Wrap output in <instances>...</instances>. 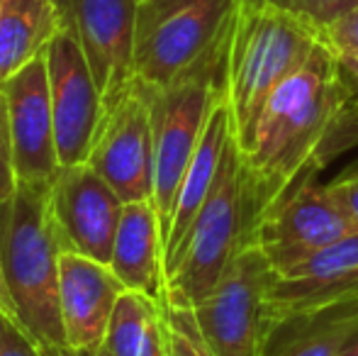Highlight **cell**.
<instances>
[{
  "label": "cell",
  "instance_id": "obj_1",
  "mask_svg": "<svg viewBox=\"0 0 358 356\" xmlns=\"http://www.w3.org/2000/svg\"><path fill=\"white\" fill-rule=\"evenodd\" d=\"M358 147V93L322 39L268 95L241 149L249 242L259 222L334 157Z\"/></svg>",
  "mask_w": 358,
  "mask_h": 356
},
{
  "label": "cell",
  "instance_id": "obj_2",
  "mask_svg": "<svg viewBox=\"0 0 358 356\" xmlns=\"http://www.w3.org/2000/svg\"><path fill=\"white\" fill-rule=\"evenodd\" d=\"M71 252L52 210V185H17L0 203V257L20 322L37 344H66L59 271Z\"/></svg>",
  "mask_w": 358,
  "mask_h": 356
},
{
  "label": "cell",
  "instance_id": "obj_3",
  "mask_svg": "<svg viewBox=\"0 0 358 356\" xmlns=\"http://www.w3.org/2000/svg\"><path fill=\"white\" fill-rule=\"evenodd\" d=\"M322 39V29L297 15L236 0L224 83L239 147L254 132L268 95L310 59Z\"/></svg>",
  "mask_w": 358,
  "mask_h": 356
},
{
  "label": "cell",
  "instance_id": "obj_4",
  "mask_svg": "<svg viewBox=\"0 0 358 356\" xmlns=\"http://www.w3.org/2000/svg\"><path fill=\"white\" fill-rule=\"evenodd\" d=\"M234 17V15H231ZM229 29L222 39L190 66L171 86L154 88L151 95V122H154V205L161 220V234L169 237L173 218L176 195L183 180L188 164L203 139L205 124L210 120L217 98L224 90L227 49Z\"/></svg>",
  "mask_w": 358,
  "mask_h": 356
},
{
  "label": "cell",
  "instance_id": "obj_5",
  "mask_svg": "<svg viewBox=\"0 0 358 356\" xmlns=\"http://www.w3.org/2000/svg\"><path fill=\"white\" fill-rule=\"evenodd\" d=\"M244 244H249L244 171L239 142L231 134L213 190L166 269V305L195 308L208 298Z\"/></svg>",
  "mask_w": 358,
  "mask_h": 356
},
{
  "label": "cell",
  "instance_id": "obj_6",
  "mask_svg": "<svg viewBox=\"0 0 358 356\" xmlns=\"http://www.w3.org/2000/svg\"><path fill=\"white\" fill-rule=\"evenodd\" d=\"M236 0H139L134 76L166 88L222 39Z\"/></svg>",
  "mask_w": 358,
  "mask_h": 356
},
{
  "label": "cell",
  "instance_id": "obj_7",
  "mask_svg": "<svg viewBox=\"0 0 358 356\" xmlns=\"http://www.w3.org/2000/svg\"><path fill=\"white\" fill-rule=\"evenodd\" d=\"M275 269L256 242L239 249L205 300L190 308L213 356H268L264 308Z\"/></svg>",
  "mask_w": 358,
  "mask_h": 356
},
{
  "label": "cell",
  "instance_id": "obj_8",
  "mask_svg": "<svg viewBox=\"0 0 358 356\" xmlns=\"http://www.w3.org/2000/svg\"><path fill=\"white\" fill-rule=\"evenodd\" d=\"M154 88L134 83L110 103L100 120L88 162L124 203L154 200Z\"/></svg>",
  "mask_w": 358,
  "mask_h": 356
},
{
  "label": "cell",
  "instance_id": "obj_9",
  "mask_svg": "<svg viewBox=\"0 0 358 356\" xmlns=\"http://www.w3.org/2000/svg\"><path fill=\"white\" fill-rule=\"evenodd\" d=\"M358 290V232L275 273L264 308L266 344L290 325L331 310Z\"/></svg>",
  "mask_w": 358,
  "mask_h": 356
},
{
  "label": "cell",
  "instance_id": "obj_10",
  "mask_svg": "<svg viewBox=\"0 0 358 356\" xmlns=\"http://www.w3.org/2000/svg\"><path fill=\"white\" fill-rule=\"evenodd\" d=\"M66 27L78 39L103 105L134 83V32L139 0H59Z\"/></svg>",
  "mask_w": 358,
  "mask_h": 356
},
{
  "label": "cell",
  "instance_id": "obj_11",
  "mask_svg": "<svg viewBox=\"0 0 358 356\" xmlns=\"http://www.w3.org/2000/svg\"><path fill=\"white\" fill-rule=\"evenodd\" d=\"M47 66L59 162L62 169L85 164L93 149L105 105L88 62L80 52L78 39L69 27H64L49 44Z\"/></svg>",
  "mask_w": 358,
  "mask_h": 356
},
{
  "label": "cell",
  "instance_id": "obj_12",
  "mask_svg": "<svg viewBox=\"0 0 358 356\" xmlns=\"http://www.w3.org/2000/svg\"><path fill=\"white\" fill-rule=\"evenodd\" d=\"M358 232L317 178L302 183L251 234L271 259L275 273L295 266L320 249Z\"/></svg>",
  "mask_w": 358,
  "mask_h": 356
},
{
  "label": "cell",
  "instance_id": "obj_13",
  "mask_svg": "<svg viewBox=\"0 0 358 356\" xmlns=\"http://www.w3.org/2000/svg\"><path fill=\"white\" fill-rule=\"evenodd\" d=\"M8 103L15 169L22 185H52L62 171L54 129L47 54L0 86Z\"/></svg>",
  "mask_w": 358,
  "mask_h": 356
},
{
  "label": "cell",
  "instance_id": "obj_14",
  "mask_svg": "<svg viewBox=\"0 0 358 356\" xmlns=\"http://www.w3.org/2000/svg\"><path fill=\"white\" fill-rule=\"evenodd\" d=\"M52 210L71 252L110 264L124 200L90 164L59 171L52 183Z\"/></svg>",
  "mask_w": 358,
  "mask_h": 356
},
{
  "label": "cell",
  "instance_id": "obj_15",
  "mask_svg": "<svg viewBox=\"0 0 358 356\" xmlns=\"http://www.w3.org/2000/svg\"><path fill=\"white\" fill-rule=\"evenodd\" d=\"M124 283L110 264L64 252L59 271V310L64 337L73 347H100Z\"/></svg>",
  "mask_w": 358,
  "mask_h": 356
},
{
  "label": "cell",
  "instance_id": "obj_16",
  "mask_svg": "<svg viewBox=\"0 0 358 356\" xmlns=\"http://www.w3.org/2000/svg\"><path fill=\"white\" fill-rule=\"evenodd\" d=\"M110 266L124 288L166 303L164 234L154 200L124 203Z\"/></svg>",
  "mask_w": 358,
  "mask_h": 356
},
{
  "label": "cell",
  "instance_id": "obj_17",
  "mask_svg": "<svg viewBox=\"0 0 358 356\" xmlns=\"http://www.w3.org/2000/svg\"><path fill=\"white\" fill-rule=\"evenodd\" d=\"M231 134H234V124H231L229 100H227V83H224V90L220 93L213 113H210L203 139H200L198 149H195L193 159H190L188 171H185L183 180H180L178 195H176L173 218H171L169 237H166L164 271L171 266L180 242L185 239L190 225L195 222L200 208L205 205L210 190H213L222 157H224L227 142L231 139Z\"/></svg>",
  "mask_w": 358,
  "mask_h": 356
},
{
  "label": "cell",
  "instance_id": "obj_18",
  "mask_svg": "<svg viewBox=\"0 0 358 356\" xmlns=\"http://www.w3.org/2000/svg\"><path fill=\"white\" fill-rule=\"evenodd\" d=\"M66 27L59 0H3L0 3V86L29 62L47 54Z\"/></svg>",
  "mask_w": 358,
  "mask_h": 356
},
{
  "label": "cell",
  "instance_id": "obj_19",
  "mask_svg": "<svg viewBox=\"0 0 358 356\" xmlns=\"http://www.w3.org/2000/svg\"><path fill=\"white\" fill-rule=\"evenodd\" d=\"M105 356H169L166 303L139 290H124L100 344Z\"/></svg>",
  "mask_w": 358,
  "mask_h": 356
},
{
  "label": "cell",
  "instance_id": "obj_20",
  "mask_svg": "<svg viewBox=\"0 0 358 356\" xmlns=\"http://www.w3.org/2000/svg\"><path fill=\"white\" fill-rule=\"evenodd\" d=\"M287 329L290 337L268 356H336L358 329V315L331 308L315 318L300 320Z\"/></svg>",
  "mask_w": 358,
  "mask_h": 356
},
{
  "label": "cell",
  "instance_id": "obj_21",
  "mask_svg": "<svg viewBox=\"0 0 358 356\" xmlns=\"http://www.w3.org/2000/svg\"><path fill=\"white\" fill-rule=\"evenodd\" d=\"M239 3H259V5H273L278 10H285L290 15L307 20L324 34L327 27L341 20L346 13L358 5V0H239Z\"/></svg>",
  "mask_w": 358,
  "mask_h": 356
},
{
  "label": "cell",
  "instance_id": "obj_22",
  "mask_svg": "<svg viewBox=\"0 0 358 356\" xmlns=\"http://www.w3.org/2000/svg\"><path fill=\"white\" fill-rule=\"evenodd\" d=\"M166 325H169V356H213L200 339L190 310L166 305Z\"/></svg>",
  "mask_w": 358,
  "mask_h": 356
},
{
  "label": "cell",
  "instance_id": "obj_23",
  "mask_svg": "<svg viewBox=\"0 0 358 356\" xmlns=\"http://www.w3.org/2000/svg\"><path fill=\"white\" fill-rule=\"evenodd\" d=\"M17 169H15V147L13 132H10V115L8 103L0 90V203L10 200L17 190Z\"/></svg>",
  "mask_w": 358,
  "mask_h": 356
},
{
  "label": "cell",
  "instance_id": "obj_24",
  "mask_svg": "<svg viewBox=\"0 0 358 356\" xmlns=\"http://www.w3.org/2000/svg\"><path fill=\"white\" fill-rule=\"evenodd\" d=\"M329 198L339 205V210L351 220V225L358 229V164L346 171H341L336 178L324 183Z\"/></svg>",
  "mask_w": 358,
  "mask_h": 356
},
{
  "label": "cell",
  "instance_id": "obj_25",
  "mask_svg": "<svg viewBox=\"0 0 358 356\" xmlns=\"http://www.w3.org/2000/svg\"><path fill=\"white\" fill-rule=\"evenodd\" d=\"M0 356H42L39 344L10 318L0 313Z\"/></svg>",
  "mask_w": 358,
  "mask_h": 356
},
{
  "label": "cell",
  "instance_id": "obj_26",
  "mask_svg": "<svg viewBox=\"0 0 358 356\" xmlns=\"http://www.w3.org/2000/svg\"><path fill=\"white\" fill-rule=\"evenodd\" d=\"M324 39L334 52L358 54V5L324 29Z\"/></svg>",
  "mask_w": 358,
  "mask_h": 356
},
{
  "label": "cell",
  "instance_id": "obj_27",
  "mask_svg": "<svg viewBox=\"0 0 358 356\" xmlns=\"http://www.w3.org/2000/svg\"><path fill=\"white\" fill-rule=\"evenodd\" d=\"M42 356H105L100 347H73V344H39Z\"/></svg>",
  "mask_w": 358,
  "mask_h": 356
},
{
  "label": "cell",
  "instance_id": "obj_28",
  "mask_svg": "<svg viewBox=\"0 0 358 356\" xmlns=\"http://www.w3.org/2000/svg\"><path fill=\"white\" fill-rule=\"evenodd\" d=\"M0 313H3L5 318H10V320H13V322H17L20 327H22V322H20L17 305H15L13 293H10V288H8V280H5V271H3V257H0ZM24 332H27V329H24Z\"/></svg>",
  "mask_w": 358,
  "mask_h": 356
},
{
  "label": "cell",
  "instance_id": "obj_29",
  "mask_svg": "<svg viewBox=\"0 0 358 356\" xmlns=\"http://www.w3.org/2000/svg\"><path fill=\"white\" fill-rule=\"evenodd\" d=\"M336 57H339L341 69H344V73H346V76H349L351 86H354V88H356V93H358V54L336 52Z\"/></svg>",
  "mask_w": 358,
  "mask_h": 356
},
{
  "label": "cell",
  "instance_id": "obj_30",
  "mask_svg": "<svg viewBox=\"0 0 358 356\" xmlns=\"http://www.w3.org/2000/svg\"><path fill=\"white\" fill-rule=\"evenodd\" d=\"M336 310H344V313H351V315H358V290L349 295V298H344L339 305H334Z\"/></svg>",
  "mask_w": 358,
  "mask_h": 356
},
{
  "label": "cell",
  "instance_id": "obj_31",
  "mask_svg": "<svg viewBox=\"0 0 358 356\" xmlns=\"http://www.w3.org/2000/svg\"><path fill=\"white\" fill-rule=\"evenodd\" d=\"M336 356H358V329L351 334L349 339H346V344L339 349V354Z\"/></svg>",
  "mask_w": 358,
  "mask_h": 356
},
{
  "label": "cell",
  "instance_id": "obj_32",
  "mask_svg": "<svg viewBox=\"0 0 358 356\" xmlns=\"http://www.w3.org/2000/svg\"><path fill=\"white\" fill-rule=\"evenodd\" d=\"M0 3H3V0H0Z\"/></svg>",
  "mask_w": 358,
  "mask_h": 356
}]
</instances>
